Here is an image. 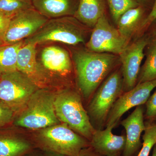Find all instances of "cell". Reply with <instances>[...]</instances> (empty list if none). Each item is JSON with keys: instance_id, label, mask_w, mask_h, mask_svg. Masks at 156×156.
I'll return each mask as SVG.
<instances>
[{"instance_id": "44dd1931", "label": "cell", "mask_w": 156, "mask_h": 156, "mask_svg": "<svg viewBox=\"0 0 156 156\" xmlns=\"http://www.w3.org/2000/svg\"><path fill=\"white\" fill-rule=\"evenodd\" d=\"M148 47L146 59L140 68L137 84L156 80V41L154 40Z\"/></svg>"}, {"instance_id": "d6986e66", "label": "cell", "mask_w": 156, "mask_h": 156, "mask_svg": "<svg viewBox=\"0 0 156 156\" xmlns=\"http://www.w3.org/2000/svg\"><path fill=\"white\" fill-rule=\"evenodd\" d=\"M146 9L142 6L131 9L125 12L118 20V30L127 40L131 37L141 22Z\"/></svg>"}, {"instance_id": "8992f818", "label": "cell", "mask_w": 156, "mask_h": 156, "mask_svg": "<svg viewBox=\"0 0 156 156\" xmlns=\"http://www.w3.org/2000/svg\"><path fill=\"white\" fill-rule=\"evenodd\" d=\"M123 89L122 76L117 70L107 77L94 93L88 106V114L92 125L94 122L97 129L105 125L109 113Z\"/></svg>"}, {"instance_id": "cb8c5ba5", "label": "cell", "mask_w": 156, "mask_h": 156, "mask_svg": "<svg viewBox=\"0 0 156 156\" xmlns=\"http://www.w3.org/2000/svg\"><path fill=\"white\" fill-rule=\"evenodd\" d=\"M30 8H34L32 4L19 0H0V12L12 17Z\"/></svg>"}, {"instance_id": "836d02e7", "label": "cell", "mask_w": 156, "mask_h": 156, "mask_svg": "<svg viewBox=\"0 0 156 156\" xmlns=\"http://www.w3.org/2000/svg\"><path fill=\"white\" fill-rule=\"evenodd\" d=\"M32 151H31L30 152L26 154L25 155H23V156H41V155H35L33 154H32Z\"/></svg>"}, {"instance_id": "f1b7e54d", "label": "cell", "mask_w": 156, "mask_h": 156, "mask_svg": "<svg viewBox=\"0 0 156 156\" xmlns=\"http://www.w3.org/2000/svg\"><path fill=\"white\" fill-rule=\"evenodd\" d=\"M78 156H103L97 153L91 146L84 148L81 150Z\"/></svg>"}, {"instance_id": "277c9868", "label": "cell", "mask_w": 156, "mask_h": 156, "mask_svg": "<svg viewBox=\"0 0 156 156\" xmlns=\"http://www.w3.org/2000/svg\"><path fill=\"white\" fill-rule=\"evenodd\" d=\"M55 95L44 88L37 89L15 121V125L27 129L41 130L58 124L54 106Z\"/></svg>"}, {"instance_id": "7c38bea8", "label": "cell", "mask_w": 156, "mask_h": 156, "mask_svg": "<svg viewBox=\"0 0 156 156\" xmlns=\"http://www.w3.org/2000/svg\"><path fill=\"white\" fill-rule=\"evenodd\" d=\"M144 108L136 107L134 111L121 122L126 131V143L122 156H134L141 147V136L146 128Z\"/></svg>"}, {"instance_id": "ffe728a7", "label": "cell", "mask_w": 156, "mask_h": 156, "mask_svg": "<svg viewBox=\"0 0 156 156\" xmlns=\"http://www.w3.org/2000/svg\"><path fill=\"white\" fill-rule=\"evenodd\" d=\"M23 41L10 45L0 46V76L17 70V56Z\"/></svg>"}, {"instance_id": "83f0119b", "label": "cell", "mask_w": 156, "mask_h": 156, "mask_svg": "<svg viewBox=\"0 0 156 156\" xmlns=\"http://www.w3.org/2000/svg\"><path fill=\"white\" fill-rule=\"evenodd\" d=\"M156 20V0H154L152 8L147 16L140 23V27L143 28L152 24Z\"/></svg>"}, {"instance_id": "d4e9b609", "label": "cell", "mask_w": 156, "mask_h": 156, "mask_svg": "<svg viewBox=\"0 0 156 156\" xmlns=\"http://www.w3.org/2000/svg\"><path fill=\"white\" fill-rule=\"evenodd\" d=\"M14 113L8 105L0 101V127L10 123L13 119Z\"/></svg>"}, {"instance_id": "d6a6232c", "label": "cell", "mask_w": 156, "mask_h": 156, "mask_svg": "<svg viewBox=\"0 0 156 156\" xmlns=\"http://www.w3.org/2000/svg\"><path fill=\"white\" fill-rule=\"evenodd\" d=\"M151 156H156V144L154 146L153 148L152 154Z\"/></svg>"}, {"instance_id": "9a60e30c", "label": "cell", "mask_w": 156, "mask_h": 156, "mask_svg": "<svg viewBox=\"0 0 156 156\" xmlns=\"http://www.w3.org/2000/svg\"><path fill=\"white\" fill-rule=\"evenodd\" d=\"M112 128L95 129L90 140V146L103 156H121L125 149L126 135H115Z\"/></svg>"}, {"instance_id": "30bf717a", "label": "cell", "mask_w": 156, "mask_h": 156, "mask_svg": "<svg viewBox=\"0 0 156 156\" xmlns=\"http://www.w3.org/2000/svg\"><path fill=\"white\" fill-rule=\"evenodd\" d=\"M48 20L34 8L20 11L11 18L4 45L13 44L23 41L35 33Z\"/></svg>"}, {"instance_id": "8fae6325", "label": "cell", "mask_w": 156, "mask_h": 156, "mask_svg": "<svg viewBox=\"0 0 156 156\" xmlns=\"http://www.w3.org/2000/svg\"><path fill=\"white\" fill-rule=\"evenodd\" d=\"M148 44L146 37L140 38L127 46L120 54L124 92L130 91L137 84L144 49Z\"/></svg>"}, {"instance_id": "7402d4cb", "label": "cell", "mask_w": 156, "mask_h": 156, "mask_svg": "<svg viewBox=\"0 0 156 156\" xmlns=\"http://www.w3.org/2000/svg\"><path fill=\"white\" fill-rule=\"evenodd\" d=\"M112 17L117 23L121 16L125 12L140 6L135 0H106Z\"/></svg>"}, {"instance_id": "6da1fadb", "label": "cell", "mask_w": 156, "mask_h": 156, "mask_svg": "<svg viewBox=\"0 0 156 156\" xmlns=\"http://www.w3.org/2000/svg\"><path fill=\"white\" fill-rule=\"evenodd\" d=\"M73 59L78 86L83 96L88 99L114 67L117 56L109 53H100L87 50H77Z\"/></svg>"}, {"instance_id": "d590c367", "label": "cell", "mask_w": 156, "mask_h": 156, "mask_svg": "<svg viewBox=\"0 0 156 156\" xmlns=\"http://www.w3.org/2000/svg\"><path fill=\"white\" fill-rule=\"evenodd\" d=\"M151 122H153L154 123V124H155V125L156 126V118L155 119H154L153 120H152V121H151Z\"/></svg>"}, {"instance_id": "4dcf8cb0", "label": "cell", "mask_w": 156, "mask_h": 156, "mask_svg": "<svg viewBox=\"0 0 156 156\" xmlns=\"http://www.w3.org/2000/svg\"><path fill=\"white\" fill-rule=\"evenodd\" d=\"M43 153L42 154H41V156H67L64 155L60 154L55 153L51 152L46 151H43Z\"/></svg>"}, {"instance_id": "ac0fdd59", "label": "cell", "mask_w": 156, "mask_h": 156, "mask_svg": "<svg viewBox=\"0 0 156 156\" xmlns=\"http://www.w3.org/2000/svg\"><path fill=\"white\" fill-rule=\"evenodd\" d=\"M28 140L15 135L0 134V156H23L32 151Z\"/></svg>"}, {"instance_id": "2e32d148", "label": "cell", "mask_w": 156, "mask_h": 156, "mask_svg": "<svg viewBox=\"0 0 156 156\" xmlns=\"http://www.w3.org/2000/svg\"><path fill=\"white\" fill-rule=\"evenodd\" d=\"M78 4L75 0H32V2L34 9L49 19L73 16Z\"/></svg>"}, {"instance_id": "9c48e42d", "label": "cell", "mask_w": 156, "mask_h": 156, "mask_svg": "<svg viewBox=\"0 0 156 156\" xmlns=\"http://www.w3.org/2000/svg\"><path fill=\"white\" fill-rule=\"evenodd\" d=\"M156 88V80H154L137 84L131 90L122 94L109 113L106 127L113 129L124 114L131 108L145 104L152 91Z\"/></svg>"}, {"instance_id": "8d00e7d4", "label": "cell", "mask_w": 156, "mask_h": 156, "mask_svg": "<svg viewBox=\"0 0 156 156\" xmlns=\"http://www.w3.org/2000/svg\"></svg>"}, {"instance_id": "4fadbf2b", "label": "cell", "mask_w": 156, "mask_h": 156, "mask_svg": "<svg viewBox=\"0 0 156 156\" xmlns=\"http://www.w3.org/2000/svg\"><path fill=\"white\" fill-rule=\"evenodd\" d=\"M37 61L45 75L47 71L58 76L67 75L72 69L68 52L58 46H49L43 48Z\"/></svg>"}, {"instance_id": "5b68a950", "label": "cell", "mask_w": 156, "mask_h": 156, "mask_svg": "<svg viewBox=\"0 0 156 156\" xmlns=\"http://www.w3.org/2000/svg\"><path fill=\"white\" fill-rule=\"evenodd\" d=\"M81 23L73 16L49 19L35 33L25 39L24 44L37 45L54 42L76 45L84 43L85 31Z\"/></svg>"}, {"instance_id": "4316f807", "label": "cell", "mask_w": 156, "mask_h": 156, "mask_svg": "<svg viewBox=\"0 0 156 156\" xmlns=\"http://www.w3.org/2000/svg\"><path fill=\"white\" fill-rule=\"evenodd\" d=\"M12 17L0 12V46L4 45V39Z\"/></svg>"}, {"instance_id": "7a4b0ae2", "label": "cell", "mask_w": 156, "mask_h": 156, "mask_svg": "<svg viewBox=\"0 0 156 156\" xmlns=\"http://www.w3.org/2000/svg\"><path fill=\"white\" fill-rule=\"evenodd\" d=\"M54 106L59 121L90 141L95 129L79 94L69 89L62 90L55 95Z\"/></svg>"}, {"instance_id": "f546056e", "label": "cell", "mask_w": 156, "mask_h": 156, "mask_svg": "<svg viewBox=\"0 0 156 156\" xmlns=\"http://www.w3.org/2000/svg\"><path fill=\"white\" fill-rule=\"evenodd\" d=\"M140 6L147 9L150 8L151 10L153 5L154 0H135Z\"/></svg>"}, {"instance_id": "1f68e13d", "label": "cell", "mask_w": 156, "mask_h": 156, "mask_svg": "<svg viewBox=\"0 0 156 156\" xmlns=\"http://www.w3.org/2000/svg\"><path fill=\"white\" fill-rule=\"evenodd\" d=\"M152 32L154 37V40L156 41V24L155 25L154 27V28Z\"/></svg>"}, {"instance_id": "e0dca14e", "label": "cell", "mask_w": 156, "mask_h": 156, "mask_svg": "<svg viewBox=\"0 0 156 156\" xmlns=\"http://www.w3.org/2000/svg\"><path fill=\"white\" fill-rule=\"evenodd\" d=\"M106 2V0H79L73 17L81 23L94 27L105 14Z\"/></svg>"}, {"instance_id": "3957f363", "label": "cell", "mask_w": 156, "mask_h": 156, "mask_svg": "<svg viewBox=\"0 0 156 156\" xmlns=\"http://www.w3.org/2000/svg\"><path fill=\"white\" fill-rule=\"evenodd\" d=\"M35 141L43 151L67 156H78L82 149L90 146L89 140L65 123L41 129Z\"/></svg>"}, {"instance_id": "484cf974", "label": "cell", "mask_w": 156, "mask_h": 156, "mask_svg": "<svg viewBox=\"0 0 156 156\" xmlns=\"http://www.w3.org/2000/svg\"><path fill=\"white\" fill-rule=\"evenodd\" d=\"M145 118L151 121L156 118V89L146 102Z\"/></svg>"}, {"instance_id": "ba28073f", "label": "cell", "mask_w": 156, "mask_h": 156, "mask_svg": "<svg viewBox=\"0 0 156 156\" xmlns=\"http://www.w3.org/2000/svg\"><path fill=\"white\" fill-rule=\"evenodd\" d=\"M128 41L110 23L104 14L94 27L87 47L88 50L96 53L120 55L128 46Z\"/></svg>"}, {"instance_id": "e575fe53", "label": "cell", "mask_w": 156, "mask_h": 156, "mask_svg": "<svg viewBox=\"0 0 156 156\" xmlns=\"http://www.w3.org/2000/svg\"><path fill=\"white\" fill-rule=\"evenodd\" d=\"M19 1H21V2H24L30 3V4H32V0H19Z\"/></svg>"}, {"instance_id": "5bb4252c", "label": "cell", "mask_w": 156, "mask_h": 156, "mask_svg": "<svg viewBox=\"0 0 156 156\" xmlns=\"http://www.w3.org/2000/svg\"><path fill=\"white\" fill-rule=\"evenodd\" d=\"M37 46L32 44H23L20 48L17 53V69L39 87L44 86L48 79L39 66Z\"/></svg>"}, {"instance_id": "52a82bcc", "label": "cell", "mask_w": 156, "mask_h": 156, "mask_svg": "<svg viewBox=\"0 0 156 156\" xmlns=\"http://www.w3.org/2000/svg\"><path fill=\"white\" fill-rule=\"evenodd\" d=\"M39 89L30 79L18 70L0 76V101L14 112L23 109Z\"/></svg>"}, {"instance_id": "603a6c76", "label": "cell", "mask_w": 156, "mask_h": 156, "mask_svg": "<svg viewBox=\"0 0 156 156\" xmlns=\"http://www.w3.org/2000/svg\"><path fill=\"white\" fill-rule=\"evenodd\" d=\"M146 128L142 136L141 149L136 156H149L156 144V126L151 121L145 122Z\"/></svg>"}]
</instances>
